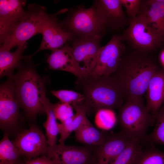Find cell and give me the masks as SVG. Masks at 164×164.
<instances>
[{
	"label": "cell",
	"instance_id": "1",
	"mask_svg": "<svg viewBox=\"0 0 164 164\" xmlns=\"http://www.w3.org/2000/svg\"><path fill=\"white\" fill-rule=\"evenodd\" d=\"M160 69L149 53L134 50L124 53L111 75L120 85L127 99L142 98L150 80Z\"/></svg>",
	"mask_w": 164,
	"mask_h": 164
},
{
	"label": "cell",
	"instance_id": "2",
	"mask_svg": "<svg viewBox=\"0 0 164 164\" xmlns=\"http://www.w3.org/2000/svg\"><path fill=\"white\" fill-rule=\"evenodd\" d=\"M76 83L85 96L83 102L87 115L95 114L100 110L119 109L125 96L120 85L111 76H88L77 79Z\"/></svg>",
	"mask_w": 164,
	"mask_h": 164
},
{
	"label": "cell",
	"instance_id": "3",
	"mask_svg": "<svg viewBox=\"0 0 164 164\" xmlns=\"http://www.w3.org/2000/svg\"><path fill=\"white\" fill-rule=\"evenodd\" d=\"M18 68L13 79L20 107L30 118L46 113L50 101L46 97L45 80L31 64H21Z\"/></svg>",
	"mask_w": 164,
	"mask_h": 164
},
{
	"label": "cell",
	"instance_id": "4",
	"mask_svg": "<svg viewBox=\"0 0 164 164\" xmlns=\"http://www.w3.org/2000/svg\"><path fill=\"white\" fill-rule=\"evenodd\" d=\"M118 110L120 132L130 138L138 139L143 143L148 128L154 125L155 119L145 105L143 98L127 99Z\"/></svg>",
	"mask_w": 164,
	"mask_h": 164
},
{
	"label": "cell",
	"instance_id": "5",
	"mask_svg": "<svg viewBox=\"0 0 164 164\" xmlns=\"http://www.w3.org/2000/svg\"><path fill=\"white\" fill-rule=\"evenodd\" d=\"M46 14L43 6L34 4L29 5L20 23L0 41V50L10 51L13 47L26 43L34 36L42 34Z\"/></svg>",
	"mask_w": 164,
	"mask_h": 164
},
{
	"label": "cell",
	"instance_id": "6",
	"mask_svg": "<svg viewBox=\"0 0 164 164\" xmlns=\"http://www.w3.org/2000/svg\"><path fill=\"white\" fill-rule=\"evenodd\" d=\"M121 35L123 41H126L135 50L149 53L163 42L156 30L140 13L129 19L128 26Z\"/></svg>",
	"mask_w": 164,
	"mask_h": 164
},
{
	"label": "cell",
	"instance_id": "7",
	"mask_svg": "<svg viewBox=\"0 0 164 164\" xmlns=\"http://www.w3.org/2000/svg\"><path fill=\"white\" fill-rule=\"evenodd\" d=\"M61 23L75 38L103 36L107 30L96 15L92 6L87 9L80 6L71 9Z\"/></svg>",
	"mask_w": 164,
	"mask_h": 164
},
{
	"label": "cell",
	"instance_id": "8",
	"mask_svg": "<svg viewBox=\"0 0 164 164\" xmlns=\"http://www.w3.org/2000/svg\"><path fill=\"white\" fill-rule=\"evenodd\" d=\"M103 36L75 38L71 47L76 64L83 78L88 76L94 68L103 46L100 42Z\"/></svg>",
	"mask_w": 164,
	"mask_h": 164
},
{
	"label": "cell",
	"instance_id": "9",
	"mask_svg": "<svg viewBox=\"0 0 164 164\" xmlns=\"http://www.w3.org/2000/svg\"><path fill=\"white\" fill-rule=\"evenodd\" d=\"M123 42L121 35H113L110 41L103 46L96 65L88 76L98 77L111 75L125 52Z\"/></svg>",
	"mask_w": 164,
	"mask_h": 164
},
{
	"label": "cell",
	"instance_id": "10",
	"mask_svg": "<svg viewBox=\"0 0 164 164\" xmlns=\"http://www.w3.org/2000/svg\"><path fill=\"white\" fill-rule=\"evenodd\" d=\"M21 108L12 78H8L0 86V125L4 130L16 127L20 119Z\"/></svg>",
	"mask_w": 164,
	"mask_h": 164
},
{
	"label": "cell",
	"instance_id": "11",
	"mask_svg": "<svg viewBox=\"0 0 164 164\" xmlns=\"http://www.w3.org/2000/svg\"><path fill=\"white\" fill-rule=\"evenodd\" d=\"M67 9H63L53 14H46L43 26L42 39L38 50L28 57L29 59L35 53L43 50L52 51L63 47L69 41H73L75 37L70 32L66 31L61 23L57 21V16L66 12Z\"/></svg>",
	"mask_w": 164,
	"mask_h": 164
},
{
	"label": "cell",
	"instance_id": "12",
	"mask_svg": "<svg viewBox=\"0 0 164 164\" xmlns=\"http://www.w3.org/2000/svg\"><path fill=\"white\" fill-rule=\"evenodd\" d=\"M13 143L22 155L27 159L46 155L48 147L44 134L38 127L33 125L19 134Z\"/></svg>",
	"mask_w": 164,
	"mask_h": 164
},
{
	"label": "cell",
	"instance_id": "13",
	"mask_svg": "<svg viewBox=\"0 0 164 164\" xmlns=\"http://www.w3.org/2000/svg\"><path fill=\"white\" fill-rule=\"evenodd\" d=\"M92 6L106 29L118 30L128 25L129 19L123 12L120 0H96Z\"/></svg>",
	"mask_w": 164,
	"mask_h": 164
},
{
	"label": "cell",
	"instance_id": "14",
	"mask_svg": "<svg viewBox=\"0 0 164 164\" xmlns=\"http://www.w3.org/2000/svg\"><path fill=\"white\" fill-rule=\"evenodd\" d=\"M96 146L67 145L59 143L48 147L46 155L63 164H93L92 156Z\"/></svg>",
	"mask_w": 164,
	"mask_h": 164
},
{
	"label": "cell",
	"instance_id": "15",
	"mask_svg": "<svg viewBox=\"0 0 164 164\" xmlns=\"http://www.w3.org/2000/svg\"><path fill=\"white\" fill-rule=\"evenodd\" d=\"M131 139L120 132L117 133H108L104 142L94 148L93 164H111Z\"/></svg>",
	"mask_w": 164,
	"mask_h": 164
},
{
	"label": "cell",
	"instance_id": "16",
	"mask_svg": "<svg viewBox=\"0 0 164 164\" xmlns=\"http://www.w3.org/2000/svg\"><path fill=\"white\" fill-rule=\"evenodd\" d=\"M26 3V1L22 0H0V41L13 31L25 16Z\"/></svg>",
	"mask_w": 164,
	"mask_h": 164
},
{
	"label": "cell",
	"instance_id": "17",
	"mask_svg": "<svg viewBox=\"0 0 164 164\" xmlns=\"http://www.w3.org/2000/svg\"><path fill=\"white\" fill-rule=\"evenodd\" d=\"M46 61L50 69L71 73L77 77V79L83 78L75 61L71 47L67 43L61 48L52 51Z\"/></svg>",
	"mask_w": 164,
	"mask_h": 164
},
{
	"label": "cell",
	"instance_id": "18",
	"mask_svg": "<svg viewBox=\"0 0 164 164\" xmlns=\"http://www.w3.org/2000/svg\"><path fill=\"white\" fill-rule=\"evenodd\" d=\"M146 93V106L150 113L156 117L164 102V68L160 69L153 76Z\"/></svg>",
	"mask_w": 164,
	"mask_h": 164
},
{
	"label": "cell",
	"instance_id": "19",
	"mask_svg": "<svg viewBox=\"0 0 164 164\" xmlns=\"http://www.w3.org/2000/svg\"><path fill=\"white\" fill-rule=\"evenodd\" d=\"M139 13L145 17L164 42V0H141Z\"/></svg>",
	"mask_w": 164,
	"mask_h": 164
},
{
	"label": "cell",
	"instance_id": "20",
	"mask_svg": "<svg viewBox=\"0 0 164 164\" xmlns=\"http://www.w3.org/2000/svg\"><path fill=\"white\" fill-rule=\"evenodd\" d=\"M75 137L79 142L86 145L98 146L105 140L108 133L99 131L88 118L74 132Z\"/></svg>",
	"mask_w": 164,
	"mask_h": 164
},
{
	"label": "cell",
	"instance_id": "21",
	"mask_svg": "<svg viewBox=\"0 0 164 164\" xmlns=\"http://www.w3.org/2000/svg\"><path fill=\"white\" fill-rule=\"evenodd\" d=\"M27 47L26 43L18 46L16 50L10 52L5 50H0V77L6 76L12 78L14 69L18 68L21 64L23 57L22 54Z\"/></svg>",
	"mask_w": 164,
	"mask_h": 164
},
{
	"label": "cell",
	"instance_id": "22",
	"mask_svg": "<svg viewBox=\"0 0 164 164\" xmlns=\"http://www.w3.org/2000/svg\"><path fill=\"white\" fill-rule=\"evenodd\" d=\"M76 111V114L70 118L61 123H58L60 144H64L66 140L71 133L74 132L87 118L85 107L83 103L73 104L72 105Z\"/></svg>",
	"mask_w": 164,
	"mask_h": 164
},
{
	"label": "cell",
	"instance_id": "23",
	"mask_svg": "<svg viewBox=\"0 0 164 164\" xmlns=\"http://www.w3.org/2000/svg\"><path fill=\"white\" fill-rule=\"evenodd\" d=\"M22 156L7 133L5 134L0 142V164H15Z\"/></svg>",
	"mask_w": 164,
	"mask_h": 164
},
{
	"label": "cell",
	"instance_id": "24",
	"mask_svg": "<svg viewBox=\"0 0 164 164\" xmlns=\"http://www.w3.org/2000/svg\"><path fill=\"white\" fill-rule=\"evenodd\" d=\"M141 141L131 138L122 151L111 164H133L142 149Z\"/></svg>",
	"mask_w": 164,
	"mask_h": 164
},
{
	"label": "cell",
	"instance_id": "25",
	"mask_svg": "<svg viewBox=\"0 0 164 164\" xmlns=\"http://www.w3.org/2000/svg\"><path fill=\"white\" fill-rule=\"evenodd\" d=\"M52 106L53 104L50 101L46 109L47 119L43 124L46 131L48 147L51 148L56 145L57 136L59 134L58 122L56 121Z\"/></svg>",
	"mask_w": 164,
	"mask_h": 164
},
{
	"label": "cell",
	"instance_id": "26",
	"mask_svg": "<svg viewBox=\"0 0 164 164\" xmlns=\"http://www.w3.org/2000/svg\"><path fill=\"white\" fill-rule=\"evenodd\" d=\"M133 164H164V152L152 144L142 149Z\"/></svg>",
	"mask_w": 164,
	"mask_h": 164
},
{
	"label": "cell",
	"instance_id": "27",
	"mask_svg": "<svg viewBox=\"0 0 164 164\" xmlns=\"http://www.w3.org/2000/svg\"><path fill=\"white\" fill-rule=\"evenodd\" d=\"M154 125L153 131L147 135L144 142L164 145V102L156 114Z\"/></svg>",
	"mask_w": 164,
	"mask_h": 164
},
{
	"label": "cell",
	"instance_id": "28",
	"mask_svg": "<svg viewBox=\"0 0 164 164\" xmlns=\"http://www.w3.org/2000/svg\"><path fill=\"white\" fill-rule=\"evenodd\" d=\"M50 92L58 98L60 102L71 105L83 103L85 97L84 94L72 90H52Z\"/></svg>",
	"mask_w": 164,
	"mask_h": 164
},
{
	"label": "cell",
	"instance_id": "29",
	"mask_svg": "<svg viewBox=\"0 0 164 164\" xmlns=\"http://www.w3.org/2000/svg\"><path fill=\"white\" fill-rule=\"evenodd\" d=\"M95 115L96 123L104 128H111L116 121L115 114L113 110L111 109H102L99 110Z\"/></svg>",
	"mask_w": 164,
	"mask_h": 164
},
{
	"label": "cell",
	"instance_id": "30",
	"mask_svg": "<svg viewBox=\"0 0 164 164\" xmlns=\"http://www.w3.org/2000/svg\"><path fill=\"white\" fill-rule=\"evenodd\" d=\"M53 110L56 119L63 122L74 115L73 107L68 104L60 101L53 104Z\"/></svg>",
	"mask_w": 164,
	"mask_h": 164
},
{
	"label": "cell",
	"instance_id": "31",
	"mask_svg": "<svg viewBox=\"0 0 164 164\" xmlns=\"http://www.w3.org/2000/svg\"><path fill=\"white\" fill-rule=\"evenodd\" d=\"M122 6L125 7L129 19L134 18L139 14L141 0H120Z\"/></svg>",
	"mask_w": 164,
	"mask_h": 164
},
{
	"label": "cell",
	"instance_id": "32",
	"mask_svg": "<svg viewBox=\"0 0 164 164\" xmlns=\"http://www.w3.org/2000/svg\"><path fill=\"white\" fill-rule=\"evenodd\" d=\"M23 164H56L55 161L46 155H42L40 157L27 159Z\"/></svg>",
	"mask_w": 164,
	"mask_h": 164
},
{
	"label": "cell",
	"instance_id": "33",
	"mask_svg": "<svg viewBox=\"0 0 164 164\" xmlns=\"http://www.w3.org/2000/svg\"><path fill=\"white\" fill-rule=\"evenodd\" d=\"M160 59L162 63L164 64V50L161 54Z\"/></svg>",
	"mask_w": 164,
	"mask_h": 164
},
{
	"label": "cell",
	"instance_id": "34",
	"mask_svg": "<svg viewBox=\"0 0 164 164\" xmlns=\"http://www.w3.org/2000/svg\"><path fill=\"white\" fill-rule=\"evenodd\" d=\"M53 160L55 161L56 164H63L62 163H61V162H59V161H56V160Z\"/></svg>",
	"mask_w": 164,
	"mask_h": 164
},
{
	"label": "cell",
	"instance_id": "35",
	"mask_svg": "<svg viewBox=\"0 0 164 164\" xmlns=\"http://www.w3.org/2000/svg\"><path fill=\"white\" fill-rule=\"evenodd\" d=\"M23 163L21 162H17V163H16L15 164H23Z\"/></svg>",
	"mask_w": 164,
	"mask_h": 164
}]
</instances>
